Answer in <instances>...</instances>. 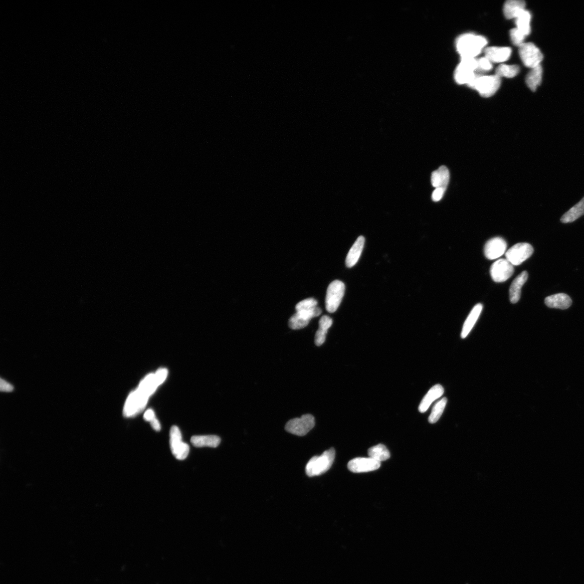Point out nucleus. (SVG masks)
Masks as SVG:
<instances>
[{
  "label": "nucleus",
  "instance_id": "1",
  "mask_svg": "<svg viewBox=\"0 0 584 584\" xmlns=\"http://www.w3.org/2000/svg\"><path fill=\"white\" fill-rule=\"evenodd\" d=\"M317 305V301L314 298H308L300 301L296 306V313L289 320V327L292 330L305 328L312 318L322 314V311Z\"/></svg>",
  "mask_w": 584,
  "mask_h": 584
},
{
  "label": "nucleus",
  "instance_id": "2",
  "mask_svg": "<svg viewBox=\"0 0 584 584\" xmlns=\"http://www.w3.org/2000/svg\"><path fill=\"white\" fill-rule=\"evenodd\" d=\"M487 44V41L484 36L468 33L457 38L456 48L461 57H476L482 52Z\"/></svg>",
  "mask_w": 584,
  "mask_h": 584
},
{
  "label": "nucleus",
  "instance_id": "3",
  "mask_svg": "<svg viewBox=\"0 0 584 584\" xmlns=\"http://www.w3.org/2000/svg\"><path fill=\"white\" fill-rule=\"evenodd\" d=\"M336 457L335 449L331 448L320 456L312 457L306 465L305 471L308 476H320L330 469Z\"/></svg>",
  "mask_w": 584,
  "mask_h": 584
},
{
  "label": "nucleus",
  "instance_id": "4",
  "mask_svg": "<svg viewBox=\"0 0 584 584\" xmlns=\"http://www.w3.org/2000/svg\"><path fill=\"white\" fill-rule=\"evenodd\" d=\"M501 85V78L497 75L485 76L476 73V78L468 86L476 90L484 98L495 94Z\"/></svg>",
  "mask_w": 584,
  "mask_h": 584
},
{
  "label": "nucleus",
  "instance_id": "5",
  "mask_svg": "<svg viewBox=\"0 0 584 584\" xmlns=\"http://www.w3.org/2000/svg\"><path fill=\"white\" fill-rule=\"evenodd\" d=\"M345 286L344 282L335 280L327 288L325 299L326 309L327 312L332 313L338 310L344 296Z\"/></svg>",
  "mask_w": 584,
  "mask_h": 584
},
{
  "label": "nucleus",
  "instance_id": "6",
  "mask_svg": "<svg viewBox=\"0 0 584 584\" xmlns=\"http://www.w3.org/2000/svg\"><path fill=\"white\" fill-rule=\"evenodd\" d=\"M519 54L524 65L530 68L541 65L543 55L534 43H524L519 47Z\"/></svg>",
  "mask_w": 584,
  "mask_h": 584
},
{
  "label": "nucleus",
  "instance_id": "7",
  "mask_svg": "<svg viewBox=\"0 0 584 584\" xmlns=\"http://www.w3.org/2000/svg\"><path fill=\"white\" fill-rule=\"evenodd\" d=\"M315 426V419L310 414H304L299 418L288 421L285 426L286 431L294 435L303 436L309 433Z\"/></svg>",
  "mask_w": 584,
  "mask_h": 584
},
{
  "label": "nucleus",
  "instance_id": "8",
  "mask_svg": "<svg viewBox=\"0 0 584 584\" xmlns=\"http://www.w3.org/2000/svg\"><path fill=\"white\" fill-rule=\"evenodd\" d=\"M168 375V371L166 369H160L155 374H150L146 377L140 383L138 389L149 398L159 385L165 382Z\"/></svg>",
  "mask_w": 584,
  "mask_h": 584
},
{
  "label": "nucleus",
  "instance_id": "9",
  "mask_svg": "<svg viewBox=\"0 0 584 584\" xmlns=\"http://www.w3.org/2000/svg\"><path fill=\"white\" fill-rule=\"evenodd\" d=\"M534 252V248L529 243H518L506 252V259L513 266H518L530 258Z\"/></svg>",
  "mask_w": 584,
  "mask_h": 584
},
{
  "label": "nucleus",
  "instance_id": "10",
  "mask_svg": "<svg viewBox=\"0 0 584 584\" xmlns=\"http://www.w3.org/2000/svg\"><path fill=\"white\" fill-rule=\"evenodd\" d=\"M170 447L172 454L176 459L183 460L188 457L190 447L184 442L179 428L173 426L170 431Z\"/></svg>",
  "mask_w": 584,
  "mask_h": 584
},
{
  "label": "nucleus",
  "instance_id": "11",
  "mask_svg": "<svg viewBox=\"0 0 584 584\" xmlns=\"http://www.w3.org/2000/svg\"><path fill=\"white\" fill-rule=\"evenodd\" d=\"M149 397L144 395L138 389L133 391L127 397L124 408V415L132 417L139 414L145 407Z\"/></svg>",
  "mask_w": 584,
  "mask_h": 584
},
{
  "label": "nucleus",
  "instance_id": "12",
  "mask_svg": "<svg viewBox=\"0 0 584 584\" xmlns=\"http://www.w3.org/2000/svg\"><path fill=\"white\" fill-rule=\"evenodd\" d=\"M514 267L507 259H500L494 262L490 268L492 279L496 282L508 280L514 273Z\"/></svg>",
  "mask_w": 584,
  "mask_h": 584
},
{
  "label": "nucleus",
  "instance_id": "13",
  "mask_svg": "<svg viewBox=\"0 0 584 584\" xmlns=\"http://www.w3.org/2000/svg\"><path fill=\"white\" fill-rule=\"evenodd\" d=\"M381 463L370 457L356 458L348 463L349 470L354 473L374 471L380 468Z\"/></svg>",
  "mask_w": 584,
  "mask_h": 584
},
{
  "label": "nucleus",
  "instance_id": "14",
  "mask_svg": "<svg viewBox=\"0 0 584 584\" xmlns=\"http://www.w3.org/2000/svg\"><path fill=\"white\" fill-rule=\"evenodd\" d=\"M507 243L500 237H493L487 241L484 247V253L487 259L495 260L500 257L506 251Z\"/></svg>",
  "mask_w": 584,
  "mask_h": 584
},
{
  "label": "nucleus",
  "instance_id": "15",
  "mask_svg": "<svg viewBox=\"0 0 584 584\" xmlns=\"http://www.w3.org/2000/svg\"><path fill=\"white\" fill-rule=\"evenodd\" d=\"M511 53L510 47H490L484 49L485 57L493 63H501L508 60Z\"/></svg>",
  "mask_w": 584,
  "mask_h": 584
},
{
  "label": "nucleus",
  "instance_id": "16",
  "mask_svg": "<svg viewBox=\"0 0 584 584\" xmlns=\"http://www.w3.org/2000/svg\"><path fill=\"white\" fill-rule=\"evenodd\" d=\"M545 304L551 309L567 310L572 305L573 300L565 293H558L547 297Z\"/></svg>",
  "mask_w": 584,
  "mask_h": 584
},
{
  "label": "nucleus",
  "instance_id": "17",
  "mask_svg": "<svg viewBox=\"0 0 584 584\" xmlns=\"http://www.w3.org/2000/svg\"><path fill=\"white\" fill-rule=\"evenodd\" d=\"M444 393V389L441 385H435L429 390L426 395L423 397L419 406V412L421 413L426 412L431 404L443 395Z\"/></svg>",
  "mask_w": 584,
  "mask_h": 584
},
{
  "label": "nucleus",
  "instance_id": "18",
  "mask_svg": "<svg viewBox=\"0 0 584 584\" xmlns=\"http://www.w3.org/2000/svg\"><path fill=\"white\" fill-rule=\"evenodd\" d=\"M528 273L524 271L513 281L509 291L510 300L511 303L516 304L521 299L522 288L528 280Z\"/></svg>",
  "mask_w": 584,
  "mask_h": 584
},
{
  "label": "nucleus",
  "instance_id": "19",
  "mask_svg": "<svg viewBox=\"0 0 584 584\" xmlns=\"http://www.w3.org/2000/svg\"><path fill=\"white\" fill-rule=\"evenodd\" d=\"M365 242V237L360 236L350 249L346 259V265L348 268L354 267L358 262L362 253Z\"/></svg>",
  "mask_w": 584,
  "mask_h": 584
},
{
  "label": "nucleus",
  "instance_id": "20",
  "mask_svg": "<svg viewBox=\"0 0 584 584\" xmlns=\"http://www.w3.org/2000/svg\"><path fill=\"white\" fill-rule=\"evenodd\" d=\"M476 73L473 70L460 63L455 70L454 79L458 84L468 85L476 78Z\"/></svg>",
  "mask_w": 584,
  "mask_h": 584
},
{
  "label": "nucleus",
  "instance_id": "21",
  "mask_svg": "<svg viewBox=\"0 0 584 584\" xmlns=\"http://www.w3.org/2000/svg\"><path fill=\"white\" fill-rule=\"evenodd\" d=\"M525 2L521 0H509L506 1L503 8L505 17L508 19L516 18L525 9Z\"/></svg>",
  "mask_w": 584,
  "mask_h": 584
},
{
  "label": "nucleus",
  "instance_id": "22",
  "mask_svg": "<svg viewBox=\"0 0 584 584\" xmlns=\"http://www.w3.org/2000/svg\"><path fill=\"white\" fill-rule=\"evenodd\" d=\"M483 310V305L478 304L473 307L469 315H468L464 324L463 330L461 333L462 338H465L470 333L475 324L477 322L481 311Z\"/></svg>",
  "mask_w": 584,
  "mask_h": 584
},
{
  "label": "nucleus",
  "instance_id": "23",
  "mask_svg": "<svg viewBox=\"0 0 584 584\" xmlns=\"http://www.w3.org/2000/svg\"><path fill=\"white\" fill-rule=\"evenodd\" d=\"M584 215V196L561 218L563 223H572Z\"/></svg>",
  "mask_w": 584,
  "mask_h": 584
},
{
  "label": "nucleus",
  "instance_id": "24",
  "mask_svg": "<svg viewBox=\"0 0 584 584\" xmlns=\"http://www.w3.org/2000/svg\"><path fill=\"white\" fill-rule=\"evenodd\" d=\"M220 442L219 436L214 435H195L191 438L192 444L196 447L215 448L219 445Z\"/></svg>",
  "mask_w": 584,
  "mask_h": 584
},
{
  "label": "nucleus",
  "instance_id": "25",
  "mask_svg": "<svg viewBox=\"0 0 584 584\" xmlns=\"http://www.w3.org/2000/svg\"><path fill=\"white\" fill-rule=\"evenodd\" d=\"M333 324L332 319L329 316H324L319 321V327L315 336V344L318 346L322 345L325 342L327 331Z\"/></svg>",
  "mask_w": 584,
  "mask_h": 584
},
{
  "label": "nucleus",
  "instance_id": "26",
  "mask_svg": "<svg viewBox=\"0 0 584 584\" xmlns=\"http://www.w3.org/2000/svg\"><path fill=\"white\" fill-rule=\"evenodd\" d=\"M543 68L541 65L532 68L526 78V83L532 91H536L542 80Z\"/></svg>",
  "mask_w": 584,
  "mask_h": 584
},
{
  "label": "nucleus",
  "instance_id": "27",
  "mask_svg": "<svg viewBox=\"0 0 584 584\" xmlns=\"http://www.w3.org/2000/svg\"><path fill=\"white\" fill-rule=\"evenodd\" d=\"M531 19L530 12L526 9L522 11L521 13L516 18L517 28L521 30L526 36L530 35L531 31Z\"/></svg>",
  "mask_w": 584,
  "mask_h": 584
},
{
  "label": "nucleus",
  "instance_id": "28",
  "mask_svg": "<svg viewBox=\"0 0 584 584\" xmlns=\"http://www.w3.org/2000/svg\"><path fill=\"white\" fill-rule=\"evenodd\" d=\"M368 454L369 457L380 462L389 459L390 458V453L386 446L383 444H378L371 447Z\"/></svg>",
  "mask_w": 584,
  "mask_h": 584
},
{
  "label": "nucleus",
  "instance_id": "29",
  "mask_svg": "<svg viewBox=\"0 0 584 584\" xmlns=\"http://www.w3.org/2000/svg\"><path fill=\"white\" fill-rule=\"evenodd\" d=\"M520 71V67L518 65H500L496 70V75L502 78L505 77L507 78H515Z\"/></svg>",
  "mask_w": 584,
  "mask_h": 584
},
{
  "label": "nucleus",
  "instance_id": "30",
  "mask_svg": "<svg viewBox=\"0 0 584 584\" xmlns=\"http://www.w3.org/2000/svg\"><path fill=\"white\" fill-rule=\"evenodd\" d=\"M447 402L446 397H444L435 404L428 418L429 423H434L438 421L444 412Z\"/></svg>",
  "mask_w": 584,
  "mask_h": 584
},
{
  "label": "nucleus",
  "instance_id": "31",
  "mask_svg": "<svg viewBox=\"0 0 584 584\" xmlns=\"http://www.w3.org/2000/svg\"><path fill=\"white\" fill-rule=\"evenodd\" d=\"M510 37L513 44L519 47L524 43L525 38L526 36L521 30L516 28L510 30Z\"/></svg>",
  "mask_w": 584,
  "mask_h": 584
},
{
  "label": "nucleus",
  "instance_id": "32",
  "mask_svg": "<svg viewBox=\"0 0 584 584\" xmlns=\"http://www.w3.org/2000/svg\"><path fill=\"white\" fill-rule=\"evenodd\" d=\"M478 68L476 73L489 72L492 69V62L485 57L477 59Z\"/></svg>",
  "mask_w": 584,
  "mask_h": 584
},
{
  "label": "nucleus",
  "instance_id": "33",
  "mask_svg": "<svg viewBox=\"0 0 584 584\" xmlns=\"http://www.w3.org/2000/svg\"><path fill=\"white\" fill-rule=\"evenodd\" d=\"M438 171L441 177L442 185L441 188L446 190L449 181H450V172L445 166L440 167Z\"/></svg>",
  "mask_w": 584,
  "mask_h": 584
},
{
  "label": "nucleus",
  "instance_id": "34",
  "mask_svg": "<svg viewBox=\"0 0 584 584\" xmlns=\"http://www.w3.org/2000/svg\"><path fill=\"white\" fill-rule=\"evenodd\" d=\"M431 183L433 187L436 189L441 188L442 182L440 175L438 170L435 171L432 173Z\"/></svg>",
  "mask_w": 584,
  "mask_h": 584
},
{
  "label": "nucleus",
  "instance_id": "35",
  "mask_svg": "<svg viewBox=\"0 0 584 584\" xmlns=\"http://www.w3.org/2000/svg\"><path fill=\"white\" fill-rule=\"evenodd\" d=\"M445 190L442 188H436L433 192L432 198L434 202L440 201L444 195Z\"/></svg>",
  "mask_w": 584,
  "mask_h": 584
},
{
  "label": "nucleus",
  "instance_id": "36",
  "mask_svg": "<svg viewBox=\"0 0 584 584\" xmlns=\"http://www.w3.org/2000/svg\"><path fill=\"white\" fill-rule=\"evenodd\" d=\"M0 389H1L2 392H10L13 390V387L10 384L3 380L2 379H1V382H0Z\"/></svg>",
  "mask_w": 584,
  "mask_h": 584
},
{
  "label": "nucleus",
  "instance_id": "37",
  "mask_svg": "<svg viewBox=\"0 0 584 584\" xmlns=\"http://www.w3.org/2000/svg\"><path fill=\"white\" fill-rule=\"evenodd\" d=\"M155 418H156L155 412L151 409L147 410L144 414V419L147 421L151 422Z\"/></svg>",
  "mask_w": 584,
  "mask_h": 584
},
{
  "label": "nucleus",
  "instance_id": "38",
  "mask_svg": "<svg viewBox=\"0 0 584 584\" xmlns=\"http://www.w3.org/2000/svg\"><path fill=\"white\" fill-rule=\"evenodd\" d=\"M150 422L151 426L154 429H155L156 431H160V429H161V426H160V423L156 418L154 419Z\"/></svg>",
  "mask_w": 584,
  "mask_h": 584
}]
</instances>
